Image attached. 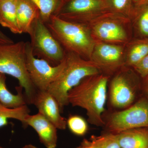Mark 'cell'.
I'll list each match as a JSON object with an SVG mask.
<instances>
[{
	"label": "cell",
	"instance_id": "6da1fadb",
	"mask_svg": "<svg viewBox=\"0 0 148 148\" xmlns=\"http://www.w3.org/2000/svg\"><path fill=\"white\" fill-rule=\"evenodd\" d=\"M108 79V76L101 73L86 77L68 93L69 104L86 110L89 122L97 126L105 123L102 116Z\"/></svg>",
	"mask_w": 148,
	"mask_h": 148
},
{
	"label": "cell",
	"instance_id": "7a4b0ae2",
	"mask_svg": "<svg viewBox=\"0 0 148 148\" xmlns=\"http://www.w3.org/2000/svg\"><path fill=\"white\" fill-rule=\"evenodd\" d=\"M65 66L47 91L57 101L61 112L69 104L68 93L86 77L101 73L95 63L73 52L66 51Z\"/></svg>",
	"mask_w": 148,
	"mask_h": 148
},
{
	"label": "cell",
	"instance_id": "3957f363",
	"mask_svg": "<svg viewBox=\"0 0 148 148\" xmlns=\"http://www.w3.org/2000/svg\"><path fill=\"white\" fill-rule=\"evenodd\" d=\"M46 24L65 51L90 60L96 40L87 25L67 21L55 15Z\"/></svg>",
	"mask_w": 148,
	"mask_h": 148
},
{
	"label": "cell",
	"instance_id": "277c9868",
	"mask_svg": "<svg viewBox=\"0 0 148 148\" xmlns=\"http://www.w3.org/2000/svg\"><path fill=\"white\" fill-rule=\"evenodd\" d=\"M0 73L17 79L25 91L27 104H33L37 90L26 67V42L20 41L0 46Z\"/></svg>",
	"mask_w": 148,
	"mask_h": 148
},
{
	"label": "cell",
	"instance_id": "5b68a950",
	"mask_svg": "<svg viewBox=\"0 0 148 148\" xmlns=\"http://www.w3.org/2000/svg\"><path fill=\"white\" fill-rule=\"evenodd\" d=\"M28 34L35 56L45 60L53 66H57L64 61L66 51L40 17L34 21Z\"/></svg>",
	"mask_w": 148,
	"mask_h": 148
},
{
	"label": "cell",
	"instance_id": "8992f818",
	"mask_svg": "<svg viewBox=\"0 0 148 148\" xmlns=\"http://www.w3.org/2000/svg\"><path fill=\"white\" fill-rule=\"evenodd\" d=\"M130 19L119 14L107 12L95 18L87 25L96 41L121 45L128 40L125 27Z\"/></svg>",
	"mask_w": 148,
	"mask_h": 148
},
{
	"label": "cell",
	"instance_id": "52a82bcc",
	"mask_svg": "<svg viewBox=\"0 0 148 148\" xmlns=\"http://www.w3.org/2000/svg\"><path fill=\"white\" fill-rule=\"evenodd\" d=\"M109 12L102 0H64L55 16L85 24Z\"/></svg>",
	"mask_w": 148,
	"mask_h": 148
},
{
	"label": "cell",
	"instance_id": "ba28073f",
	"mask_svg": "<svg viewBox=\"0 0 148 148\" xmlns=\"http://www.w3.org/2000/svg\"><path fill=\"white\" fill-rule=\"evenodd\" d=\"M26 67L32 83L37 90H47L58 77L65 66V58L61 64L53 66L33 54L30 42H26Z\"/></svg>",
	"mask_w": 148,
	"mask_h": 148
},
{
	"label": "cell",
	"instance_id": "9c48e42d",
	"mask_svg": "<svg viewBox=\"0 0 148 148\" xmlns=\"http://www.w3.org/2000/svg\"><path fill=\"white\" fill-rule=\"evenodd\" d=\"M108 127L109 132L115 134L126 130L148 127V98H142L127 109L112 114Z\"/></svg>",
	"mask_w": 148,
	"mask_h": 148
},
{
	"label": "cell",
	"instance_id": "30bf717a",
	"mask_svg": "<svg viewBox=\"0 0 148 148\" xmlns=\"http://www.w3.org/2000/svg\"><path fill=\"white\" fill-rule=\"evenodd\" d=\"M90 60L101 71L112 73L125 65V51L121 45L96 41Z\"/></svg>",
	"mask_w": 148,
	"mask_h": 148
},
{
	"label": "cell",
	"instance_id": "8fae6325",
	"mask_svg": "<svg viewBox=\"0 0 148 148\" xmlns=\"http://www.w3.org/2000/svg\"><path fill=\"white\" fill-rule=\"evenodd\" d=\"M135 98V86L125 73L116 75L110 84V100L113 106L124 108L130 106Z\"/></svg>",
	"mask_w": 148,
	"mask_h": 148
},
{
	"label": "cell",
	"instance_id": "7c38bea8",
	"mask_svg": "<svg viewBox=\"0 0 148 148\" xmlns=\"http://www.w3.org/2000/svg\"><path fill=\"white\" fill-rule=\"evenodd\" d=\"M33 104L38 109V112L53 123L57 129H66L67 120L61 115L58 102L47 90H37Z\"/></svg>",
	"mask_w": 148,
	"mask_h": 148
},
{
	"label": "cell",
	"instance_id": "4fadbf2b",
	"mask_svg": "<svg viewBox=\"0 0 148 148\" xmlns=\"http://www.w3.org/2000/svg\"><path fill=\"white\" fill-rule=\"evenodd\" d=\"M25 126L32 127L38 134L41 143L47 148L57 146V128L53 123L39 112L28 114L25 120Z\"/></svg>",
	"mask_w": 148,
	"mask_h": 148
},
{
	"label": "cell",
	"instance_id": "5bb4252c",
	"mask_svg": "<svg viewBox=\"0 0 148 148\" xmlns=\"http://www.w3.org/2000/svg\"><path fill=\"white\" fill-rule=\"evenodd\" d=\"M17 24L21 34H28L32 24L40 17L39 9L31 0H16Z\"/></svg>",
	"mask_w": 148,
	"mask_h": 148
},
{
	"label": "cell",
	"instance_id": "9a60e30c",
	"mask_svg": "<svg viewBox=\"0 0 148 148\" xmlns=\"http://www.w3.org/2000/svg\"><path fill=\"white\" fill-rule=\"evenodd\" d=\"M116 134L121 148H148V127L126 130Z\"/></svg>",
	"mask_w": 148,
	"mask_h": 148
},
{
	"label": "cell",
	"instance_id": "2e32d148",
	"mask_svg": "<svg viewBox=\"0 0 148 148\" xmlns=\"http://www.w3.org/2000/svg\"><path fill=\"white\" fill-rule=\"evenodd\" d=\"M6 80L5 74L0 73V103L10 108H15L27 105L26 96L22 92L23 88L19 86H17V94H12L7 87Z\"/></svg>",
	"mask_w": 148,
	"mask_h": 148
},
{
	"label": "cell",
	"instance_id": "e0dca14e",
	"mask_svg": "<svg viewBox=\"0 0 148 148\" xmlns=\"http://www.w3.org/2000/svg\"><path fill=\"white\" fill-rule=\"evenodd\" d=\"M0 24L14 34H21L16 16V0H0Z\"/></svg>",
	"mask_w": 148,
	"mask_h": 148
},
{
	"label": "cell",
	"instance_id": "ac0fdd59",
	"mask_svg": "<svg viewBox=\"0 0 148 148\" xmlns=\"http://www.w3.org/2000/svg\"><path fill=\"white\" fill-rule=\"evenodd\" d=\"M131 20L143 38H148V0L134 3Z\"/></svg>",
	"mask_w": 148,
	"mask_h": 148
},
{
	"label": "cell",
	"instance_id": "d6986e66",
	"mask_svg": "<svg viewBox=\"0 0 148 148\" xmlns=\"http://www.w3.org/2000/svg\"><path fill=\"white\" fill-rule=\"evenodd\" d=\"M148 54V38L133 41L125 53V65L134 67Z\"/></svg>",
	"mask_w": 148,
	"mask_h": 148
},
{
	"label": "cell",
	"instance_id": "ffe728a7",
	"mask_svg": "<svg viewBox=\"0 0 148 148\" xmlns=\"http://www.w3.org/2000/svg\"><path fill=\"white\" fill-rule=\"evenodd\" d=\"M30 112L27 105L15 108H10L0 103V128L7 125L9 119L19 121L26 127L25 118Z\"/></svg>",
	"mask_w": 148,
	"mask_h": 148
},
{
	"label": "cell",
	"instance_id": "44dd1931",
	"mask_svg": "<svg viewBox=\"0 0 148 148\" xmlns=\"http://www.w3.org/2000/svg\"><path fill=\"white\" fill-rule=\"evenodd\" d=\"M39 9L40 18L47 24L53 15H55L64 0H31Z\"/></svg>",
	"mask_w": 148,
	"mask_h": 148
},
{
	"label": "cell",
	"instance_id": "7402d4cb",
	"mask_svg": "<svg viewBox=\"0 0 148 148\" xmlns=\"http://www.w3.org/2000/svg\"><path fill=\"white\" fill-rule=\"evenodd\" d=\"M109 12L119 14L131 20L134 3L132 0H102Z\"/></svg>",
	"mask_w": 148,
	"mask_h": 148
},
{
	"label": "cell",
	"instance_id": "603a6c76",
	"mask_svg": "<svg viewBox=\"0 0 148 148\" xmlns=\"http://www.w3.org/2000/svg\"><path fill=\"white\" fill-rule=\"evenodd\" d=\"M90 140L94 148H121L115 133L109 132L99 136H92Z\"/></svg>",
	"mask_w": 148,
	"mask_h": 148
},
{
	"label": "cell",
	"instance_id": "cb8c5ba5",
	"mask_svg": "<svg viewBox=\"0 0 148 148\" xmlns=\"http://www.w3.org/2000/svg\"><path fill=\"white\" fill-rule=\"evenodd\" d=\"M67 125L73 134L77 136L85 135L88 130V124L85 120L82 117L76 115L69 117L67 120Z\"/></svg>",
	"mask_w": 148,
	"mask_h": 148
},
{
	"label": "cell",
	"instance_id": "d4e9b609",
	"mask_svg": "<svg viewBox=\"0 0 148 148\" xmlns=\"http://www.w3.org/2000/svg\"><path fill=\"white\" fill-rule=\"evenodd\" d=\"M133 68L143 78L148 75V54Z\"/></svg>",
	"mask_w": 148,
	"mask_h": 148
},
{
	"label": "cell",
	"instance_id": "484cf974",
	"mask_svg": "<svg viewBox=\"0 0 148 148\" xmlns=\"http://www.w3.org/2000/svg\"><path fill=\"white\" fill-rule=\"evenodd\" d=\"M14 43L13 40L0 30V46Z\"/></svg>",
	"mask_w": 148,
	"mask_h": 148
},
{
	"label": "cell",
	"instance_id": "4316f807",
	"mask_svg": "<svg viewBox=\"0 0 148 148\" xmlns=\"http://www.w3.org/2000/svg\"><path fill=\"white\" fill-rule=\"evenodd\" d=\"M76 148H94L91 140L84 139L82 142L81 144Z\"/></svg>",
	"mask_w": 148,
	"mask_h": 148
},
{
	"label": "cell",
	"instance_id": "83f0119b",
	"mask_svg": "<svg viewBox=\"0 0 148 148\" xmlns=\"http://www.w3.org/2000/svg\"><path fill=\"white\" fill-rule=\"evenodd\" d=\"M144 82V90L148 99V75L145 78Z\"/></svg>",
	"mask_w": 148,
	"mask_h": 148
},
{
	"label": "cell",
	"instance_id": "f1b7e54d",
	"mask_svg": "<svg viewBox=\"0 0 148 148\" xmlns=\"http://www.w3.org/2000/svg\"><path fill=\"white\" fill-rule=\"evenodd\" d=\"M22 148H39L37 147L36 146L34 145H31V144H29V145H26L24 146Z\"/></svg>",
	"mask_w": 148,
	"mask_h": 148
},
{
	"label": "cell",
	"instance_id": "f546056e",
	"mask_svg": "<svg viewBox=\"0 0 148 148\" xmlns=\"http://www.w3.org/2000/svg\"><path fill=\"white\" fill-rule=\"evenodd\" d=\"M142 1V0H132L134 3H136L140 1Z\"/></svg>",
	"mask_w": 148,
	"mask_h": 148
},
{
	"label": "cell",
	"instance_id": "4dcf8cb0",
	"mask_svg": "<svg viewBox=\"0 0 148 148\" xmlns=\"http://www.w3.org/2000/svg\"><path fill=\"white\" fill-rule=\"evenodd\" d=\"M0 148H4L3 147H2L0 145Z\"/></svg>",
	"mask_w": 148,
	"mask_h": 148
}]
</instances>
